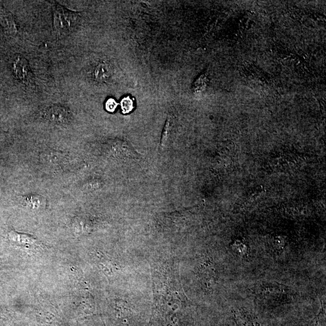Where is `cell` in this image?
I'll return each instance as SVG.
<instances>
[{
	"mask_svg": "<svg viewBox=\"0 0 326 326\" xmlns=\"http://www.w3.org/2000/svg\"><path fill=\"white\" fill-rule=\"evenodd\" d=\"M79 15L56 5L54 8V30L59 37H63L75 30L78 23Z\"/></svg>",
	"mask_w": 326,
	"mask_h": 326,
	"instance_id": "obj_1",
	"label": "cell"
},
{
	"mask_svg": "<svg viewBox=\"0 0 326 326\" xmlns=\"http://www.w3.org/2000/svg\"><path fill=\"white\" fill-rule=\"evenodd\" d=\"M29 71V66L27 60L19 57L15 63V72L17 78L22 81L27 80Z\"/></svg>",
	"mask_w": 326,
	"mask_h": 326,
	"instance_id": "obj_2",
	"label": "cell"
},
{
	"mask_svg": "<svg viewBox=\"0 0 326 326\" xmlns=\"http://www.w3.org/2000/svg\"><path fill=\"white\" fill-rule=\"evenodd\" d=\"M170 118H167L165 125H164V127L163 129V134H162V137H161V147H164V146L166 144V142L167 141V139H168L169 137V130H170Z\"/></svg>",
	"mask_w": 326,
	"mask_h": 326,
	"instance_id": "obj_3",
	"label": "cell"
},
{
	"mask_svg": "<svg viewBox=\"0 0 326 326\" xmlns=\"http://www.w3.org/2000/svg\"><path fill=\"white\" fill-rule=\"evenodd\" d=\"M122 107L123 113H128L131 112L133 108L132 101L129 98H125L122 102Z\"/></svg>",
	"mask_w": 326,
	"mask_h": 326,
	"instance_id": "obj_4",
	"label": "cell"
},
{
	"mask_svg": "<svg viewBox=\"0 0 326 326\" xmlns=\"http://www.w3.org/2000/svg\"><path fill=\"white\" fill-rule=\"evenodd\" d=\"M117 106H118V103L116 102V101L113 99H110L107 101L106 109L107 111H108L109 112H114Z\"/></svg>",
	"mask_w": 326,
	"mask_h": 326,
	"instance_id": "obj_5",
	"label": "cell"
}]
</instances>
